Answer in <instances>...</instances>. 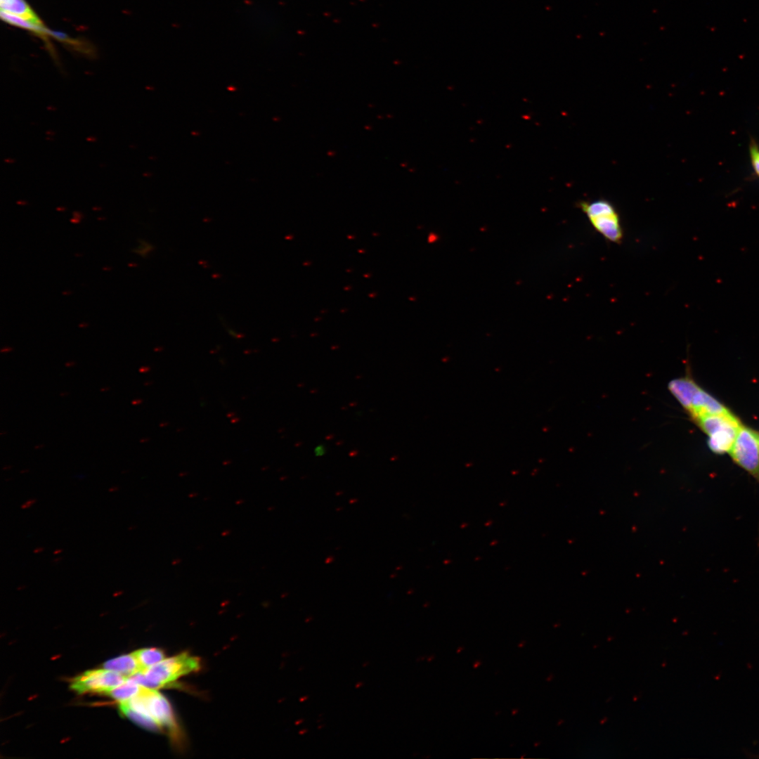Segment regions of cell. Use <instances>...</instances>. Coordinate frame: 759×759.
<instances>
[{"label": "cell", "mask_w": 759, "mask_h": 759, "mask_svg": "<svg viewBox=\"0 0 759 759\" xmlns=\"http://www.w3.org/2000/svg\"><path fill=\"white\" fill-rule=\"evenodd\" d=\"M668 389L692 420L705 415L731 412L690 377L671 380Z\"/></svg>", "instance_id": "6da1fadb"}, {"label": "cell", "mask_w": 759, "mask_h": 759, "mask_svg": "<svg viewBox=\"0 0 759 759\" xmlns=\"http://www.w3.org/2000/svg\"><path fill=\"white\" fill-rule=\"evenodd\" d=\"M200 660L187 653L168 658L128 678L150 689L164 687L180 677L197 671Z\"/></svg>", "instance_id": "7a4b0ae2"}, {"label": "cell", "mask_w": 759, "mask_h": 759, "mask_svg": "<svg viewBox=\"0 0 759 759\" xmlns=\"http://www.w3.org/2000/svg\"><path fill=\"white\" fill-rule=\"evenodd\" d=\"M579 206L592 226L606 240L615 243L622 241L623 231L619 214L612 203L598 199L581 202Z\"/></svg>", "instance_id": "3957f363"}, {"label": "cell", "mask_w": 759, "mask_h": 759, "mask_svg": "<svg viewBox=\"0 0 759 759\" xmlns=\"http://www.w3.org/2000/svg\"><path fill=\"white\" fill-rule=\"evenodd\" d=\"M125 703L134 711L154 720L160 728L177 732L174 713L167 699L155 689L141 686L139 692Z\"/></svg>", "instance_id": "277c9868"}, {"label": "cell", "mask_w": 759, "mask_h": 759, "mask_svg": "<svg viewBox=\"0 0 759 759\" xmlns=\"http://www.w3.org/2000/svg\"><path fill=\"white\" fill-rule=\"evenodd\" d=\"M739 467L759 482V433L741 425L728 453Z\"/></svg>", "instance_id": "5b68a950"}, {"label": "cell", "mask_w": 759, "mask_h": 759, "mask_svg": "<svg viewBox=\"0 0 759 759\" xmlns=\"http://www.w3.org/2000/svg\"><path fill=\"white\" fill-rule=\"evenodd\" d=\"M127 677L108 669H96L84 672L74 677L70 687L77 693L100 692L108 691L124 683Z\"/></svg>", "instance_id": "8992f818"}, {"label": "cell", "mask_w": 759, "mask_h": 759, "mask_svg": "<svg viewBox=\"0 0 759 759\" xmlns=\"http://www.w3.org/2000/svg\"><path fill=\"white\" fill-rule=\"evenodd\" d=\"M742 424L738 420L709 435L708 446L710 450L716 454L729 453Z\"/></svg>", "instance_id": "52a82bcc"}, {"label": "cell", "mask_w": 759, "mask_h": 759, "mask_svg": "<svg viewBox=\"0 0 759 759\" xmlns=\"http://www.w3.org/2000/svg\"><path fill=\"white\" fill-rule=\"evenodd\" d=\"M103 668L118 673L126 677H129L142 670L132 653L106 661L103 664Z\"/></svg>", "instance_id": "ba28073f"}, {"label": "cell", "mask_w": 759, "mask_h": 759, "mask_svg": "<svg viewBox=\"0 0 759 759\" xmlns=\"http://www.w3.org/2000/svg\"><path fill=\"white\" fill-rule=\"evenodd\" d=\"M1 11L16 15L25 20L39 26L44 24L24 0H0Z\"/></svg>", "instance_id": "9c48e42d"}, {"label": "cell", "mask_w": 759, "mask_h": 759, "mask_svg": "<svg viewBox=\"0 0 759 759\" xmlns=\"http://www.w3.org/2000/svg\"><path fill=\"white\" fill-rule=\"evenodd\" d=\"M141 686L127 677V680L118 687L108 691L106 695L117 700L119 703L126 702L136 696Z\"/></svg>", "instance_id": "30bf717a"}, {"label": "cell", "mask_w": 759, "mask_h": 759, "mask_svg": "<svg viewBox=\"0 0 759 759\" xmlns=\"http://www.w3.org/2000/svg\"><path fill=\"white\" fill-rule=\"evenodd\" d=\"M132 654L139 663L141 671L164 659V652L157 648H144Z\"/></svg>", "instance_id": "8fae6325"}, {"label": "cell", "mask_w": 759, "mask_h": 759, "mask_svg": "<svg viewBox=\"0 0 759 759\" xmlns=\"http://www.w3.org/2000/svg\"><path fill=\"white\" fill-rule=\"evenodd\" d=\"M119 710L125 716L145 728L152 730L160 729L157 722L151 718L134 711L125 703H119Z\"/></svg>", "instance_id": "7c38bea8"}, {"label": "cell", "mask_w": 759, "mask_h": 759, "mask_svg": "<svg viewBox=\"0 0 759 759\" xmlns=\"http://www.w3.org/2000/svg\"><path fill=\"white\" fill-rule=\"evenodd\" d=\"M749 155L754 174L759 177V146L755 141L749 145Z\"/></svg>", "instance_id": "4fadbf2b"}, {"label": "cell", "mask_w": 759, "mask_h": 759, "mask_svg": "<svg viewBox=\"0 0 759 759\" xmlns=\"http://www.w3.org/2000/svg\"><path fill=\"white\" fill-rule=\"evenodd\" d=\"M138 241L139 245L136 248L132 249L131 251L143 258H145L155 249V247L142 239H138Z\"/></svg>", "instance_id": "5bb4252c"}, {"label": "cell", "mask_w": 759, "mask_h": 759, "mask_svg": "<svg viewBox=\"0 0 759 759\" xmlns=\"http://www.w3.org/2000/svg\"><path fill=\"white\" fill-rule=\"evenodd\" d=\"M314 452H315V455H316V456H322L325 453V447L323 445L320 444V445H319V446H318L317 447L315 448Z\"/></svg>", "instance_id": "9a60e30c"}, {"label": "cell", "mask_w": 759, "mask_h": 759, "mask_svg": "<svg viewBox=\"0 0 759 759\" xmlns=\"http://www.w3.org/2000/svg\"><path fill=\"white\" fill-rule=\"evenodd\" d=\"M36 502H37L36 499H34V498L33 499H30V500H27L24 504H22L21 505V508L23 509V510L27 509V508L30 507L32 505H34Z\"/></svg>", "instance_id": "2e32d148"}, {"label": "cell", "mask_w": 759, "mask_h": 759, "mask_svg": "<svg viewBox=\"0 0 759 759\" xmlns=\"http://www.w3.org/2000/svg\"><path fill=\"white\" fill-rule=\"evenodd\" d=\"M44 550V547H38L35 548V549H34V550H33V552H34V554H37V553H40V552H43Z\"/></svg>", "instance_id": "e0dca14e"}, {"label": "cell", "mask_w": 759, "mask_h": 759, "mask_svg": "<svg viewBox=\"0 0 759 759\" xmlns=\"http://www.w3.org/2000/svg\"><path fill=\"white\" fill-rule=\"evenodd\" d=\"M118 490H119V487H118V486H112V487H111V488H110L108 489V491H109V492H111V493H112V492H115V491H118Z\"/></svg>", "instance_id": "ac0fdd59"}, {"label": "cell", "mask_w": 759, "mask_h": 759, "mask_svg": "<svg viewBox=\"0 0 759 759\" xmlns=\"http://www.w3.org/2000/svg\"><path fill=\"white\" fill-rule=\"evenodd\" d=\"M12 349H12L11 347H4V348H3V349H2L1 350V351L2 353H3V352H8V351H12Z\"/></svg>", "instance_id": "d6986e66"}, {"label": "cell", "mask_w": 759, "mask_h": 759, "mask_svg": "<svg viewBox=\"0 0 759 759\" xmlns=\"http://www.w3.org/2000/svg\"><path fill=\"white\" fill-rule=\"evenodd\" d=\"M74 365H75V363L73 361H68L65 363V366L67 367L72 366Z\"/></svg>", "instance_id": "ffe728a7"}, {"label": "cell", "mask_w": 759, "mask_h": 759, "mask_svg": "<svg viewBox=\"0 0 759 759\" xmlns=\"http://www.w3.org/2000/svg\"><path fill=\"white\" fill-rule=\"evenodd\" d=\"M62 552H63L62 549H57V550H54L53 554H59V553H60Z\"/></svg>", "instance_id": "44dd1931"}, {"label": "cell", "mask_w": 759, "mask_h": 759, "mask_svg": "<svg viewBox=\"0 0 759 759\" xmlns=\"http://www.w3.org/2000/svg\"><path fill=\"white\" fill-rule=\"evenodd\" d=\"M62 559H63V558H61V557H57V558H55L54 559H53V562H54V563H56V562H59L60 560H61Z\"/></svg>", "instance_id": "7402d4cb"}, {"label": "cell", "mask_w": 759, "mask_h": 759, "mask_svg": "<svg viewBox=\"0 0 759 759\" xmlns=\"http://www.w3.org/2000/svg\"><path fill=\"white\" fill-rule=\"evenodd\" d=\"M139 402H141V401H140L139 400H138V401H136V400L135 401V400H134V401H132V404H137V403H139Z\"/></svg>", "instance_id": "603a6c76"}, {"label": "cell", "mask_w": 759, "mask_h": 759, "mask_svg": "<svg viewBox=\"0 0 759 759\" xmlns=\"http://www.w3.org/2000/svg\"><path fill=\"white\" fill-rule=\"evenodd\" d=\"M29 472V469H25V470H21L20 473L22 474V473H25V472Z\"/></svg>", "instance_id": "cb8c5ba5"}, {"label": "cell", "mask_w": 759, "mask_h": 759, "mask_svg": "<svg viewBox=\"0 0 759 759\" xmlns=\"http://www.w3.org/2000/svg\"><path fill=\"white\" fill-rule=\"evenodd\" d=\"M10 468H11V466H5V467H4V468H3V469H10Z\"/></svg>", "instance_id": "d4e9b609"}, {"label": "cell", "mask_w": 759, "mask_h": 759, "mask_svg": "<svg viewBox=\"0 0 759 759\" xmlns=\"http://www.w3.org/2000/svg\"><path fill=\"white\" fill-rule=\"evenodd\" d=\"M42 446H43V445H39V446H35L34 448L37 449V448H41Z\"/></svg>", "instance_id": "484cf974"}, {"label": "cell", "mask_w": 759, "mask_h": 759, "mask_svg": "<svg viewBox=\"0 0 759 759\" xmlns=\"http://www.w3.org/2000/svg\"><path fill=\"white\" fill-rule=\"evenodd\" d=\"M108 388H107V387H104V389H100V391H105V390H108Z\"/></svg>", "instance_id": "4316f807"}, {"label": "cell", "mask_w": 759, "mask_h": 759, "mask_svg": "<svg viewBox=\"0 0 759 759\" xmlns=\"http://www.w3.org/2000/svg\"><path fill=\"white\" fill-rule=\"evenodd\" d=\"M120 593H122V591H120V592H117L116 593H115V594H114V595H119Z\"/></svg>", "instance_id": "83f0119b"}, {"label": "cell", "mask_w": 759, "mask_h": 759, "mask_svg": "<svg viewBox=\"0 0 759 759\" xmlns=\"http://www.w3.org/2000/svg\"><path fill=\"white\" fill-rule=\"evenodd\" d=\"M67 394H67V392H65V393H61V394H60V396H64V395H67Z\"/></svg>", "instance_id": "f1b7e54d"}, {"label": "cell", "mask_w": 759, "mask_h": 759, "mask_svg": "<svg viewBox=\"0 0 759 759\" xmlns=\"http://www.w3.org/2000/svg\"><path fill=\"white\" fill-rule=\"evenodd\" d=\"M134 528H136V526H131V527H129V530H131V529H134Z\"/></svg>", "instance_id": "f546056e"}]
</instances>
